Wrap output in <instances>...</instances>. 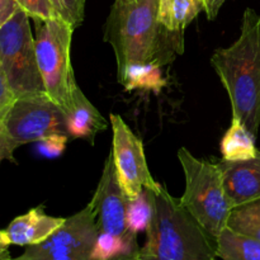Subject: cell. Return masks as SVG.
Returning <instances> with one entry per match:
<instances>
[{
    "label": "cell",
    "mask_w": 260,
    "mask_h": 260,
    "mask_svg": "<svg viewBox=\"0 0 260 260\" xmlns=\"http://www.w3.org/2000/svg\"><path fill=\"white\" fill-rule=\"evenodd\" d=\"M104 41L116 55L117 76L131 63L160 66L183 53L184 38L168 32L159 22V0H114L104 27Z\"/></svg>",
    "instance_id": "cell-1"
},
{
    "label": "cell",
    "mask_w": 260,
    "mask_h": 260,
    "mask_svg": "<svg viewBox=\"0 0 260 260\" xmlns=\"http://www.w3.org/2000/svg\"><path fill=\"white\" fill-rule=\"evenodd\" d=\"M211 65L228 91L233 118L254 136L260 128V14L246 8L240 36L231 46L217 48Z\"/></svg>",
    "instance_id": "cell-2"
},
{
    "label": "cell",
    "mask_w": 260,
    "mask_h": 260,
    "mask_svg": "<svg viewBox=\"0 0 260 260\" xmlns=\"http://www.w3.org/2000/svg\"><path fill=\"white\" fill-rule=\"evenodd\" d=\"M154 215L146 243L131 260H217V239L160 184L150 189Z\"/></svg>",
    "instance_id": "cell-3"
},
{
    "label": "cell",
    "mask_w": 260,
    "mask_h": 260,
    "mask_svg": "<svg viewBox=\"0 0 260 260\" xmlns=\"http://www.w3.org/2000/svg\"><path fill=\"white\" fill-rule=\"evenodd\" d=\"M178 159L185 178L180 203L210 235L217 239L226 229L233 210L223 188L220 167L217 162L198 159L185 147L179 149Z\"/></svg>",
    "instance_id": "cell-4"
},
{
    "label": "cell",
    "mask_w": 260,
    "mask_h": 260,
    "mask_svg": "<svg viewBox=\"0 0 260 260\" xmlns=\"http://www.w3.org/2000/svg\"><path fill=\"white\" fill-rule=\"evenodd\" d=\"M35 45L46 94L63 112L78 88L71 65V41L75 28L61 18H35Z\"/></svg>",
    "instance_id": "cell-5"
},
{
    "label": "cell",
    "mask_w": 260,
    "mask_h": 260,
    "mask_svg": "<svg viewBox=\"0 0 260 260\" xmlns=\"http://www.w3.org/2000/svg\"><path fill=\"white\" fill-rule=\"evenodd\" d=\"M29 18L19 8L0 28V69L17 99L47 95L38 69Z\"/></svg>",
    "instance_id": "cell-6"
},
{
    "label": "cell",
    "mask_w": 260,
    "mask_h": 260,
    "mask_svg": "<svg viewBox=\"0 0 260 260\" xmlns=\"http://www.w3.org/2000/svg\"><path fill=\"white\" fill-rule=\"evenodd\" d=\"M99 229L89 205L71 217L45 241L27 246L24 253L12 260H93Z\"/></svg>",
    "instance_id": "cell-7"
},
{
    "label": "cell",
    "mask_w": 260,
    "mask_h": 260,
    "mask_svg": "<svg viewBox=\"0 0 260 260\" xmlns=\"http://www.w3.org/2000/svg\"><path fill=\"white\" fill-rule=\"evenodd\" d=\"M3 131L18 146L68 135L65 112L48 95L18 98L3 122Z\"/></svg>",
    "instance_id": "cell-8"
},
{
    "label": "cell",
    "mask_w": 260,
    "mask_h": 260,
    "mask_svg": "<svg viewBox=\"0 0 260 260\" xmlns=\"http://www.w3.org/2000/svg\"><path fill=\"white\" fill-rule=\"evenodd\" d=\"M109 119L113 132L111 152L124 193L128 197H135L145 188L156 189L160 184L150 173L141 140L121 116L111 114Z\"/></svg>",
    "instance_id": "cell-9"
},
{
    "label": "cell",
    "mask_w": 260,
    "mask_h": 260,
    "mask_svg": "<svg viewBox=\"0 0 260 260\" xmlns=\"http://www.w3.org/2000/svg\"><path fill=\"white\" fill-rule=\"evenodd\" d=\"M128 198L119 183L111 152L104 162L95 193L88 203L95 216L99 233H108L116 236H126L131 233L127 229L126 223Z\"/></svg>",
    "instance_id": "cell-10"
},
{
    "label": "cell",
    "mask_w": 260,
    "mask_h": 260,
    "mask_svg": "<svg viewBox=\"0 0 260 260\" xmlns=\"http://www.w3.org/2000/svg\"><path fill=\"white\" fill-rule=\"evenodd\" d=\"M223 188L233 207L260 198V151L255 157L241 161L218 160Z\"/></svg>",
    "instance_id": "cell-11"
},
{
    "label": "cell",
    "mask_w": 260,
    "mask_h": 260,
    "mask_svg": "<svg viewBox=\"0 0 260 260\" xmlns=\"http://www.w3.org/2000/svg\"><path fill=\"white\" fill-rule=\"evenodd\" d=\"M63 222L65 218L48 216L42 207H36L15 217L3 231L9 245L30 246L45 241Z\"/></svg>",
    "instance_id": "cell-12"
},
{
    "label": "cell",
    "mask_w": 260,
    "mask_h": 260,
    "mask_svg": "<svg viewBox=\"0 0 260 260\" xmlns=\"http://www.w3.org/2000/svg\"><path fill=\"white\" fill-rule=\"evenodd\" d=\"M65 116L68 134L73 139H84L94 144L96 135L107 128L104 117L79 86L74 91L73 102L65 112Z\"/></svg>",
    "instance_id": "cell-13"
},
{
    "label": "cell",
    "mask_w": 260,
    "mask_h": 260,
    "mask_svg": "<svg viewBox=\"0 0 260 260\" xmlns=\"http://www.w3.org/2000/svg\"><path fill=\"white\" fill-rule=\"evenodd\" d=\"M201 10V0H159V22L168 32L183 38L185 28Z\"/></svg>",
    "instance_id": "cell-14"
},
{
    "label": "cell",
    "mask_w": 260,
    "mask_h": 260,
    "mask_svg": "<svg viewBox=\"0 0 260 260\" xmlns=\"http://www.w3.org/2000/svg\"><path fill=\"white\" fill-rule=\"evenodd\" d=\"M256 137L239 119H231V124L221 140L222 159L228 161H241L256 156Z\"/></svg>",
    "instance_id": "cell-15"
},
{
    "label": "cell",
    "mask_w": 260,
    "mask_h": 260,
    "mask_svg": "<svg viewBox=\"0 0 260 260\" xmlns=\"http://www.w3.org/2000/svg\"><path fill=\"white\" fill-rule=\"evenodd\" d=\"M119 84L126 90L142 89L159 93L164 88L167 80L162 75L161 66L154 62L131 63L122 75L118 76Z\"/></svg>",
    "instance_id": "cell-16"
},
{
    "label": "cell",
    "mask_w": 260,
    "mask_h": 260,
    "mask_svg": "<svg viewBox=\"0 0 260 260\" xmlns=\"http://www.w3.org/2000/svg\"><path fill=\"white\" fill-rule=\"evenodd\" d=\"M217 258L221 260H260V241L226 228L217 238Z\"/></svg>",
    "instance_id": "cell-17"
},
{
    "label": "cell",
    "mask_w": 260,
    "mask_h": 260,
    "mask_svg": "<svg viewBox=\"0 0 260 260\" xmlns=\"http://www.w3.org/2000/svg\"><path fill=\"white\" fill-rule=\"evenodd\" d=\"M226 228L260 241V198L233 207Z\"/></svg>",
    "instance_id": "cell-18"
},
{
    "label": "cell",
    "mask_w": 260,
    "mask_h": 260,
    "mask_svg": "<svg viewBox=\"0 0 260 260\" xmlns=\"http://www.w3.org/2000/svg\"><path fill=\"white\" fill-rule=\"evenodd\" d=\"M154 215V203L149 188H145L135 197H129L126 208V223L128 231L134 234L147 230Z\"/></svg>",
    "instance_id": "cell-19"
},
{
    "label": "cell",
    "mask_w": 260,
    "mask_h": 260,
    "mask_svg": "<svg viewBox=\"0 0 260 260\" xmlns=\"http://www.w3.org/2000/svg\"><path fill=\"white\" fill-rule=\"evenodd\" d=\"M86 0H50L58 18L74 28H78L84 20Z\"/></svg>",
    "instance_id": "cell-20"
},
{
    "label": "cell",
    "mask_w": 260,
    "mask_h": 260,
    "mask_svg": "<svg viewBox=\"0 0 260 260\" xmlns=\"http://www.w3.org/2000/svg\"><path fill=\"white\" fill-rule=\"evenodd\" d=\"M15 2L18 3L20 9L24 10L32 19L35 18H41V19L58 18L50 0H15Z\"/></svg>",
    "instance_id": "cell-21"
},
{
    "label": "cell",
    "mask_w": 260,
    "mask_h": 260,
    "mask_svg": "<svg viewBox=\"0 0 260 260\" xmlns=\"http://www.w3.org/2000/svg\"><path fill=\"white\" fill-rule=\"evenodd\" d=\"M69 140H70V136H68V135H53V136L47 137L38 144H40L41 152L45 156L57 157L66 149V144H68Z\"/></svg>",
    "instance_id": "cell-22"
},
{
    "label": "cell",
    "mask_w": 260,
    "mask_h": 260,
    "mask_svg": "<svg viewBox=\"0 0 260 260\" xmlns=\"http://www.w3.org/2000/svg\"><path fill=\"white\" fill-rule=\"evenodd\" d=\"M17 101L14 93L10 89L2 69H0V129L3 128V122H4L5 116L8 114L9 109Z\"/></svg>",
    "instance_id": "cell-23"
},
{
    "label": "cell",
    "mask_w": 260,
    "mask_h": 260,
    "mask_svg": "<svg viewBox=\"0 0 260 260\" xmlns=\"http://www.w3.org/2000/svg\"><path fill=\"white\" fill-rule=\"evenodd\" d=\"M19 146H18L14 141H12V140L4 134L3 129H0V162H2L3 160L14 161V151Z\"/></svg>",
    "instance_id": "cell-24"
},
{
    "label": "cell",
    "mask_w": 260,
    "mask_h": 260,
    "mask_svg": "<svg viewBox=\"0 0 260 260\" xmlns=\"http://www.w3.org/2000/svg\"><path fill=\"white\" fill-rule=\"evenodd\" d=\"M19 9V5L15 0H0V28L14 15Z\"/></svg>",
    "instance_id": "cell-25"
},
{
    "label": "cell",
    "mask_w": 260,
    "mask_h": 260,
    "mask_svg": "<svg viewBox=\"0 0 260 260\" xmlns=\"http://www.w3.org/2000/svg\"><path fill=\"white\" fill-rule=\"evenodd\" d=\"M226 0H201L208 20H215Z\"/></svg>",
    "instance_id": "cell-26"
},
{
    "label": "cell",
    "mask_w": 260,
    "mask_h": 260,
    "mask_svg": "<svg viewBox=\"0 0 260 260\" xmlns=\"http://www.w3.org/2000/svg\"><path fill=\"white\" fill-rule=\"evenodd\" d=\"M9 244L4 236V231L0 230V260H12L9 253Z\"/></svg>",
    "instance_id": "cell-27"
}]
</instances>
